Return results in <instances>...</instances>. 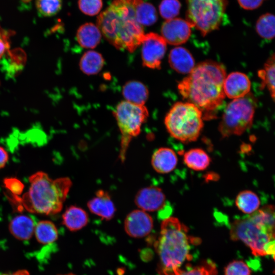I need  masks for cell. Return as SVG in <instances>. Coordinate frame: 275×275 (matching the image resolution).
I'll return each mask as SVG.
<instances>
[{
  "label": "cell",
  "mask_w": 275,
  "mask_h": 275,
  "mask_svg": "<svg viewBox=\"0 0 275 275\" xmlns=\"http://www.w3.org/2000/svg\"><path fill=\"white\" fill-rule=\"evenodd\" d=\"M226 72L224 65L207 60L195 67L178 85L184 99L196 105L203 119L213 118L223 104L225 97L224 82Z\"/></svg>",
  "instance_id": "1"
},
{
  "label": "cell",
  "mask_w": 275,
  "mask_h": 275,
  "mask_svg": "<svg viewBox=\"0 0 275 275\" xmlns=\"http://www.w3.org/2000/svg\"><path fill=\"white\" fill-rule=\"evenodd\" d=\"M29 181V189L21 198L12 195V201L19 209L47 215L62 210L72 185L69 177L52 179L47 173L39 171L30 176Z\"/></svg>",
  "instance_id": "2"
},
{
  "label": "cell",
  "mask_w": 275,
  "mask_h": 275,
  "mask_svg": "<svg viewBox=\"0 0 275 275\" xmlns=\"http://www.w3.org/2000/svg\"><path fill=\"white\" fill-rule=\"evenodd\" d=\"M104 37L119 49L133 52L142 43L145 34L136 20L132 4L127 0H114L97 20Z\"/></svg>",
  "instance_id": "3"
},
{
  "label": "cell",
  "mask_w": 275,
  "mask_h": 275,
  "mask_svg": "<svg viewBox=\"0 0 275 275\" xmlns=\"http://www.w3.org/2000/svg\"><path fill=\"white\" fill-rule=\"evenodd\" d=\"M188 232L187 226L176 217L163 220L155 245L159 258V275H176L183 263L191 259L190 244L194 238Z\"/></svg>",
  "instance_id": "4"
},
{
  "label": "cell",
  "mask_w": 275,
  "mask_h": 275,
  "mask_svg": "<svg viewBox=\"0 0 275 275\" xmlns=\"http://www.w3.org/2000/svg\"><path fill=\"white\" fill-rule=\"evenodd\" d=\"M230 235L240 240L255 256L266 255L265 245L275 239V209L265 205L255 212L235 219L231 224Z\"/></svg>",
  "instance_id": "5"
},
{
  "label": "cell",
  "mask_w": 275,
  "mask_h": 275,
  "mask_svg": "<svg viewBox=\"0 0 275 275\" xmlns=\"http://www.w3.org/2000/svg\"><path fill=\"white\" fill-rule=\"evenodd\" d=\"M202 112L188 102H178L174 104L164 119L169 134L184 143L196 141L203 127Z\"/></svg>",
  "instance_id": "6"
},
{
  "label": "cell",
  "mask_w": 275,
  "mask_h": 275,
  "mask_svg": "<svg viewBox=\"0 0 275 275\" xmlns=\"http://www.w3.org/2000/svg\"><path fill=\"white\" fill-rule=\"evenodd\" d=\"M257 105V100L251 93L231 101L225 108L219 125L222 136L240 135L250 128Z\"/></svg>",
  "instance_id": "7"
},
{
  "label": "cell",
  "mask_w": 275,
  "mask_h": 275,
  "mask_svg": "<svg viewBox=\"0 0 275 275\" xmlns=\"http://www.w3.org/2000/svg\"><path fill=\"white\" fill-rule=\"evenodd\" d=\"M227 4L226 0H187L186 20L205 36L222 24Z\"/></svg>",
  "instance_id": "8"
},
{
  "label": "cell",
  "mask_w": 275,
  "mask_h": 275,
  "mask_svg": "<svg viewBox=\"0 0 275 275\" xmlns=\"http://www.w3.org/2000/svg\"><path fill=\"white\" fill-rule=\"evenodd\" d=\"M114 115L121 134L119 158L123 162L130 142L140 134L148 111L144 105L123 101L117 105Z\"/></svg>",
  "instance_id": "9"
},
{
  "label": "cell",
  "mask_w": 275,
  "mask_h": 275,
  "mask_svg": "<svg viewBox=\"0 0 275 275\" xmlns=\"http://www.w3.org/2000/svg\"><path fill=\"white\" fill-rule=\"evenodd\" d=\"M142 44L143 66L151 69H159L167 50L165 40L156 33H149L145 35Z\"/></svg>",
  "instance_id": "10"
},
{
  "label": "cell",
  "mask_w": 275,
  "mask_h": 275,
  "mask_svg": "<svg viewBox=\"0 0 275 275\" xmlns=\"http://www.w3.org/2000/svg\"><path fill=\"white\" fill-rule=\"evenodd\" d=\"M153 227V221L151 216L140 209L129 213L124 221V229L126 233L133 238L147 236Z\"/></svg>",
  "instance_id": "11"
},
{
  "label": "cell",
  "mask_w": 275,
  "mask_h": 275,
  "mask_svg": "<svg viewBox=\"0 0 275 275\" xmlns=\"http://www.w3.org/2000/svg\"><path fill=\"white\" fill-rule=\"evenodd\" d=\"M191 28L186 20L179 18L167 20L161 28V36L170 44L180 45L189 38Z\"/></svg>",
  "instance_id": "12"
},
{
  "label": "cell",
  "mask_w": 275,
  "mask_h": 275,
  "mask_svg": "<svg viewBox=\"0 0 275 275\" xmlns=\"http://www.w3.org/2000/svg\"><path fill=\"white\" fill-rule=\"evenodd\" d=\"M166 199L162 189L150 186L140 189L136 194L134 203L138 208L146 212L156 211L164 208Z\"/></svg>",
  "instance_id": "13"
},
{
  "label": "cell",
  "mask_w": 275,
  "mask_h": 275,
  "mask_svg": "<svg viewBox=\"0 0 275 275\" xmlns=\"http://www.w3.org/2000/svg\"><path fill=\"white\" fill-rule=\"evenodd\" d=\"M251 82L244 73L235 71L230 73L224 82V91L226 96L230 99L243 97L250 93Z\"/></svg>",
  "instance_id": "14"
},
{
  "label": "cell",
  "mask_w": 275,
  "mask_h": 275,
  "mask_svg": "<svg viewBox=\"0 0 275 275\" xmlns=\"http://www.w3.org/2000/svg\"><path fill=\"white\" fill-rule=\"evenodd\" d=\"M87 206L93 214L105 220H110L115 214L116 208L110 195L106 191L99 189L87 203Z\"/></svg>",
  "instance_id": "15"
},
{
  "label": "cell",
  "mask_w": 275,
  "mask_h": 275,
  "mask_svg": "<svg viewBox=\"0 0 275 275\" xmlns=\"http://www.w3.org/2000/svg\"><path fill=\"white\" fill-rule=\"evenodd\" d=\"M178 162L175 152L167 147L156 150L151 157V165L153 169L160 174H167L173 171Z\"/></svg>",
  "instance_id": "16"
},
{
  "label": "cell",
  "mask_w": 275,
  "mask_h": 275,
  "mask_svg": "<svg viewBox=\"0 0 275 275\" xmlns=\"http://www.w3.org/2000/svg\"><path fill=\"white\" fill-rule=\"evenodd\" d=\"M169 62L174 70L182 74H189L195 67L192 54L182 47H176L171 50Z\"/></svg>",
  "instance_id": "17"
},
{
  "label": "cell",
  "mask_w": 275,
  "mask_h": 275,
  "mask_svg": "<svg viewBox=\"0 0 275 275\" xmlns=\"http://www.w3.org/2000/svg\"><path fill=\"white\" fill-rule=\"evenodd\" d=\"M33 219L26 215H18L14 217L9 224V230L16 238L21 240L30 239L35 230Z\"/></svg>",
  "instance_id": "18"
},
{
  "label": "cell",
  "mask_w": 275,
  "mask_h": 275,
  "mask_svg": "<svg viewBox=\"0 0 275 275\" xmlns=\"http://www.w3.org/2000/svg\"><path fill=\"white\" fill-rule=\"evenodd\" d=\"M63 224L70 231H75L85 227L89 222L87 212L82 208L71 205L62 215Z\"/></svg>",
  "instance_id": "19"
},
{
  "label": "cell",
  "mask_w": 275,
  "mask_h": 275,
  "mask_svg": "<svg viewBox=\"0 0 275 275\" xmlns=\"http://www.w3.org/2000/svg\"><path fill=\"white\" fill-rule=\"evenodd\" d=\"M133 7L138 22L141 25L150 26L157 20V13L151 4L143 0H129Z\"/></svg>",
  "instance_id": "20"
},
{
  "label": "cell",
  "mask_w": 275,
  "mask_h": 275,
  "mask_svg": "<svg viewBox=\"0 0 275 275\" xmlns=\"http://www.w3.org/2000/svg\"><path fill=\"white\" fill-rule=\"evenodd\" d=\"M76 38L78 43L82 47L93 48L99 43L101 34L97 26L88 22L81 25L78 28Z\"/></svg>",
  "instance_id": "21"
},
{
  "label": "cell",
  "mask_w": 275,
  "mask_h": 275,
  "mask_svg": "<svg viewBox=\"0 0 275 275\" xmlns=\"http://www.w3.org/2000/svg\"><path fill=\"white\" fill-rule=\"evenodd\" d=\"M258 76L261 80V88H265L268 91L275 102V53L268 58L258 71Z\"/></svg>",
  "instance_id": "22"
},
{
  "label": "cell",
  "mask_w": 275,
  "mask_h": 275,
  "mask_svg": "<svg viewBox=\"0 0 275 275\" xmlns=\"http://www.w3.org/2000/svg\"><path fill=\"white\" fill-rule=\"evenodd\" d=\"M122 94L126 101L131 103L144 105L148 97L146 86L138 81H129L123 86Z\"/></svg>",
  "instance_id": "23"
},
{
  "label": "cell",
  "mask_w": 275,
  "mask_h": 275,
  "mask_svg": "<svg viewBox=\"0 0 275 275\" xmlns=\"http://www.w3.org/2000/svg\"><path fill=\"white\" fill-rule=\"evenodd\" d=\"M183 160L189 169L201 171L208 167L211 159L204 150L200 148H194L184 153Z\"/></svg>",
  "instance_id": "24"
},
{
  "label": "cell",
  "mask_w": 275,
  "mask_h": 275,
  "mask_svg": "<svg viewBox=\"0 0 275 275\" xmlns=\"http://www.w3.org/2000/svg\"><path fill=\"white\" fill-rule=\"evenodd\" d=\"M235 205L244 214H251L257 210L260 205V200L257 195L250 190L241 191L236 196Z\"/></svg>",
  "instance_id": "25"
},
{
  "label": "cell",
  "mask_w": 275,
  "mask_h": 275,
  "mask_svg": "<svg viewBox=\"0 0 275 275\" xmlns=\"http://www.w3.org/2000/svg\"><path fill=\"white\" fill-rule=\"evenodd\" d=\"M104 65V59L100 53L95 51H88L82 56L79 67L81 70L87 75L98 73Z\"/></svg>",
  "instance_id": "26"
},
{
  "label": "cell",
  "mask_w": 275,
  "mask_h": 275,
  "mask_svg": "<svg viewBox=\"0 0 275 275\" xmlns=\"http://www.w3.org/2000/svg\"><path fill=\"white\" fill-rule=\"evenodd\" d=\"M255 30L262 39L270 40L275 38V14L267 12L261 15L257 19Z\"/></svg>",
  "instance_id": "27"
},
{
  "label": "cell",
  "mask_w": 275,
  "mask_h": 275,
  "mask_svg": "<svg viewBox=\"0 0 275 275\" xmlns=\"http://www.w3.org/2000/svg\"><path fill=\"white\" fill-rule=\"evenodd\" d=\"M34 233L37 241L43 244L55 241L58 237V229L51 221L43 220L39 222L35 227Z\"/></svg>",
  "instance_id": "28"
},
{
  "label": "cell",
  "mask_w": 275,
  "mask_h": 275,
  "mask_svg": "<svg viewBox=\"0 0 275 275\" xmlns=\"http://www.w3.org/2000/svg\"><path fill=\"white\" fill-rule=\"evenodd\" d=\"M215 264L211 261L207 260L199 265L188 267L186 269L180 268L176 275H216Z\"/></svg>",
  "instance_id": "29"
},
{
  "label": "cell",
  "mask_w": 275,
  "mask_h": 275,
  "mask_svg": "<svg viewBox=\"0 0 275 275\" xmlns=\"http://www.w3.org/2000/svg\"><path fill=\"white\" fill-rule=\"evenodd\" d=\"M62 0H36L38 13L43 17L56 15L61 10Z\"/></svg>",
  "instance_id": "30"
},
{
  "label": "cell",
  "mask_w": 275,
  "mask_h": 275,
  "mask_svg": "<svg viewBox=\"0 0 275 275\" xmlns=\"http://www.w3.org/2000/svg\"><path fill=\"white\" fill-rule=\"evenodd\" d=\"M180 8L179 0H162L159 6V13L167 20L173 19L179 13Z\"/></svg>",
  "instance_id": "31"
},
{
  "label": "cell",
  "mask_w": 275,
  "mask_h": 275,
  "mask_svg": "<svg viewBox=\"0 0 275 275\" xmlns=\"http://www.w3.org/2000/svg\"><path fill=\"white\" fill-rule=\"evenodd\" d=\"M225 275H251V270L244 261L234 260L225 268Z\"/></svg>",
  "instance_id": "32"
},
{
  "label": "cell",
  "mask_w": 275,
  "mask_h": 275,
  "mask_svg": "<svg viewBox=\"0 0 275 275\" xmlns=\"http://www.w3.org/2000/svg\"><path fill=\"white\" fill-rule=\"evenodd\" d=\"M78 7L85 14L94 16L97 14L102 7V0H78Z\"/></svg>",
  "instance_id": "33"
},
{
  "label": "cell",
  "mask_w": 275,
  "mask_h": 275,
  "mask_svg": "<svg viewBox=\"0 0 275 275\" xmlns=\"http://www.w3.org/2000/svg\"><path fill=\"white\" fill-rule=\"evenodd\" d=\"M4 183L5 187L14 196H19L24 188L23 184L16 178H6L4 179Z\"/></svg>",
  "instance_id": "34"
},
{
  "label": "cell",
  "mask_w": 275,
  "mask_h": 275,
  "mask_svg": "<svg viewBox=\"0 0 275 275\" xmlns=\"http://www.w3.org/2000/svg\"><path fill=\"white\" fill-rule=\"evenodd\" d=\"M239 6L246 10H254L262 5L265 0H237Z\"/></svg>",
  "instance_id": "35"
},
{
  "label": "cell",
  "mask_w": 275,
  "mask_h": 275,
  "mask_svg": "<svg viewBox=\"0 0 275 275\" xmlns=\"http://www.w3.org/2000/svg\"><path fill=\"white\" fill-rule=\"evenodd\" d=\"M9 34L0 27V59L9 47Z\"/></svg>",
  "instance_id": "36"
},
{
  "label": "cell",
  "mask_w": 275,
  "mask_h": 275,
  "mask_svg": "<svg viewBox=\"0 0 275 275\" xmlns=\"http://www.w3.org/2000/svg\"><path fill=\"white\" fill-rule=\"evenodd\" d=\"M9 159V155L6 150L0 146V169L3 168Z\"/></svg>",
  "instance_id": "37"
},
{
  "label": "cell",
  "mask_w": 275,
  "mask_h": 275,
  "mask_svg": "<svg viewBox=\"0 0 275 275\" xmlns=\"http://www.w3.org/2000/svg\"><path fill=\"white\" fill-rule=\"evenodd\" d=\"M264 252L267 255L275 254V239L268 242L264 246Z\"/></svg>",
  "instance_id": "38"
},
{
  "label": "cell",
  "mask_w": 275,
  "mask_h": 275,
  "mask_svg": "<svg viewBox=\"0 0 275 275\" xmlns=\"http://www.w3.org/2000/svg\"><path fill=\"white\" fill-rule=\"evenodd\" d=\"M0 275H30V273L27 270L23 269L12 273H0Z\"/></svg>",
  "instance_id": "39"
},
{
  "label": "cell",
  "mask_w": 275,
  "mask_h": 275,
  "mask_svg": "<svg viewBox=\"0 0 275 275\" xmlns=\"http://www.w3.org/2000/svg\"><path fill=\"white\" fill-rule=\"evenodd\" d=\"M20 1L24 3H29L31 1V0H20Z\"/></svg>",
  "instance_id": "40"
},
{
  "label": "cell",
  "mask_w": 275,
  "mask_h": 275,
  "mask_svg": "<svg viewBox=\"0 0 275 275\" xmlns=\"http://www.w3.org/2000/svg\"><path fill=\"white\" fill-rule=\"evenodd\" d=\"M59 275H75V274H74L73 273H67V274H59Z\"/></svg>",
  "instance_id": "41"
},
{
  "label": "cell",
  "mask_w": 275,
  "mask_h": 275,
  "mask_svg": "<svg viewBox=\"0 0 275 275\" xmlns=\"http://www.w3.org/2000/svg\"><path fill=\"white\" fill-rule=\"evenodd\" d=\"M273 273H275V269L273 271Z\"/></svg>",
  "instance_id": "42"
},
{
  "label": "cell",
  "mask_w": 275,
  "mask_h": 275,
  "mask_svg": "<svg viewBox=\"0 0 275 275\" xmlns=\"http://www.w3.org/2000/svg\"><path fill=\"white\" fill-rule=\"evenodd\" d=\"M127 1H129V0H127Z\"/></svg>",
  "instance_id": "43"
}]
</instances>
